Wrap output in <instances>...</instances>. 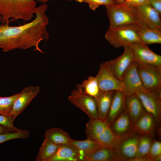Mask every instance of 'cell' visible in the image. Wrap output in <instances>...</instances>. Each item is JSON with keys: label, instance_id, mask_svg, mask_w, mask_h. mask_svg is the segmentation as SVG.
<instances>
[{"label": "cell", "instance_id": "6da1fadb", "mask_svg": "<svg viewBox=\"0 0 161 161\" xmlns=\"http://www.w3.org/2000/svg\"><path fill=\"white\" fill-rule=\"evenodd\" d=\"M47 7L45 4L37 7L35 18L24 24L14 26L0 24V48L3 51L34 47V50L44 53L39 45L41 41H47L49 37L47 30L49 24L46 14Z\"/></svg>", "mask_w": 161, "mask_h": 161}, {"label": "cell", "instance_id": "7a4b0ae2", "mask_svg": "<svg viewBox=\"0 0 161 161\" xmlns=\"http://www.w3.org/2000/svg\"><path fill=\"white\" fill-rule=\"evenodd\" d=\"M35 0H0V22L9 24L19 19L24 23L31 21L35 14Z\"/></svg>", "mask_w": 161, "mask_h": 161}, {"label": "cell", "instance_id": "3957f363", "mask_svg": "<svg viewBox=\"0 0 161 161\" xmlns=\"http://www.w3.org/2000/svg\"><path fill=\"white\" fill-rule=\"evenodd\" d=\"M109 21V27L113 28L137 25L140 23L133 6L126 1L105 6Z\"/></svg>", "mask_w": 161, "mask_h": 161}, {"label": "cell", "instance_id": "277c9868", "mask_svg": "<svg viewBox=\"0 0 161 161\" xmlns=\"http://www.w3.org/2000/svg\"><path fill=\"white\" fill-rule=\"evenodd\" d=\"M87 138L92 140L102 146L114 148L121 136L115 134L110 125L99 118L90 119L86 126Z\"/></svg>", "mask_w": 161, "mask_h": 161}, {"label": "cell", "instance_id": "5b68a950", "mask_svg": "<svg viewBox=\"0 0 161 161\" xmlns=\"http://www.w3.org/2000/svg\"><path fill=\"white\" fill-rule=\"evenodd\" d=\"M140 26L136 25L109 27L106 33L105 38L110 45L116 48L141 42L138 33Z\"/></svg>", "mask_w": 161, "mask_h": 161}, {"label": "cell", "instance_id": "8992f818", "mask_svg": "<svg viewBox=\"0 0 161 161\" xmlns=\"http://www.w3.org/2000/svg\"><path fill=\"white\" fill-rule=\"evenodd\" d=\"M142 134L133 127L121 136L114 148L120 161H129L136 157L138 141Z\"/></svg>", "mask_w": 161, "mask_h": 161}, {"label": "cell", "instance_id": "52a82bcc", "mask_svg": "<svg viewBox=\"0 0 161 161\" xmlns=\"http://www.w3.org/2000/svg\"><path fill=\"white\" fill-rule=\"evenodd\" d=\"M137 69L145 89L151 92H161V67L138 64Z\"/></svg>", "mask_w": 161, "mask_h": 161}, {"label": "cell", "instance_id": "ba28073f", "mask_svg": "<svg viewBox=\"0 0 161 161\" xmlns=\"http://www.w3.org/2000/svg\"><path fill=\"white\" fill-rule=\"evenodd\" d=\"M140 99L145 110L151 114L155 125L160 126L161 120V92H151L143 87L135 93Z\"/></svg>", "mask_w": 161, "mask_h": 161}, {"label": "cell", "instance_id": "9c48e42d", "mask_svg": "<svg viewBox=\"0 0 161 161\" xmlns=\"http://www.w3.org/2000/svg\"><path fill=\"white\" fill-rule=\"evenodd\" d=\"M133 56L134 61L140 65H152L161 67V56L151 49L142 42L129 45Z\"/></svg>", "mask_w": 161, "mask_h": 161}, {"label": "cell", "instance_id": "30bf717a", "mask_svg": "<svg viewBox=\"0 0 161 161\" xmlns=\"http://www.w3.org/2000/svg\"><path fill=\"white\" fill-rule=\"evenodd\" d=\"M68 100L85 113L90 119L98 118L97 106L94 98L77 89L73 90L68 97Z\"/></svg>", "mask_w": 161, "mask_h": 161}, {"label": "cell", "instance_id": "8fae6325", "mask_svg": "<svg viewBox=\"0 0 161 161\" xmlns=\"http://www.w3.org/2000/svg\"><path fill=\"white\" fill-rule=\"evenodd\" d=\"M100 93L111 91H123V86L121 80L113 75L109 67L108 61L100 64L99 71L95 76Z\"/></svg>", "mask_w": 161, "mask_h": 161}, {"label": "cell", "instance_id": "7c38bea8", "mask_svg": "<svg viewBox=\"0 0 161 161\" xmlns=\"http://www.w3.org/2000/svg\"><path fill=\"white\" fill-rule=\"evenodd\" d=\"M132 5L140 21V26L161 30V16L152 7L148 4Z\"/></svg>", "mask_w": 161, "mask_h": 161}, {"label": "cell", "instance_id": "4fadbf2b", "mask_svg": "<svg viewBox=\"0 0 161 161\" xmlns=\"http://www.w3.org/2000/svg\"><path fill=\"white\" fill-rule=\"evenodd\" d=\"M138 64L133 62L125 70L121 81L123 86V92L126 96L135 94L143 87L137 70Z\"/></svg>", "mask_w": 161, "mask_h": 161}, {"label": "cell", "instance_id": "5bb4252c", "mask_svg": "<svg viewBox=\"0 0 161 161\" xmlns=\"http://www.w3.org/2000/svg\"><path fill=\"white\" fill-rule=\"evenodd\" d=\"M40 90L38 86H31L24 88L20 93H19L15 99L10 116L14 120L38 94Z\"/></svg>", "mask_w": 161, "mask_h": 161}, {"label": "cell", "instance_id": "9a60e30c", "mask_svg": "<svg viewBox=\"0 0 161 161\" xmlns=\"http://www.w3.org/2000/svg\"><path fill=\"white\" fill-rule=\"evenodd\" d=\"M123 53L115 59L108 61L109 69L114 76L121 80L125 70L134 62L133 53L129 46L123 47Z\"/></svg>", "mask_w": 161, "mask_h": 161}, {"label": "cell", "instance_id": "2e32d148", "mask_svg": "<svg viewBox=\"0 0 161 161\" xmlns=\"http://www.w3.org/2000/svg\"><path fill=\"white\" fill-rule=\"evenodd\" d=\"M84 161V155L72 144L59 145L54 155L49 161Z\"/></svg>", "mask_w": 161, "mask_h": 161}, {"label": "cell", "instance_id": "e0dca14e", "mask_svg": "<svg viewBox=\"0 0 161 161\" xmlns=\"http://www.w3.org/2000/svg\"><path fill=\"white\" fill-rule=\"evenodd\" d=\"M126 96L123 92L115 91L109 112L105 122L110 125L126 109Z\"/></svg>", "mask_w": 161, "mask_h": 161}, {"label": "cell", "instance_id": "ac0fdd59", "mask_svg": "<svg viewBox=\"0 0 161 161\" xmlns=\"http://www.w3.org/2000/svg\"><path fill=\"white\" fill-rule=\"evenodd\" d=\"M84 157L85 161H120L114 148L104 146L99 147Z\"/></svg>", "mask_w": 161, "mask_h": 161}, {"label": "cell", "instance_id": "d6986e66", "mask_svg": "<svg viewBox=\"0 0 161 161\" xmlns=\"http://www.w3.org/2000/svg\"><path fill=\"white\" fill-rule=\"evenodd\" d=\"M133 126L126 109L110 125L112 131L119 136L127 133L132 129Z\"/></svg>", "mask_w": 161, "mask_h": 161}, {"label": "cell", "instance_id": "ffe728a7", "mask_svg": "<svg viewBox=\"0 0 161 161\" xmlns=\"http://www.w3.org/2000/svg\"><path fill=\"white\" fill-rule=\"evenodd\" d=\"M126 109L134 124L145 111L142 104L135 93L126 96Z\"/></svg>", "mask_w": 161, "mask_h": 161}, {"label": "cell", "instance_id": "44dd1931", "mask_svg": "<svg viewBox=\"0 0 161 161\" xmlns=\"http://www.w3.org/2000/svg\"><path fill=\"white\" fill-rule=\"evenodd\" d=\"M155 126L153 115L145 111L134 124L133 128L142 133L148 134L153 137Z\"/></svg>", "mask_w": 161, "mask_h": 161}, {"label": "cell", "instance_id": "7402d4cb", "mask_svg": "<svg viewBox=\"0 0 161 161\" xmlns=\"http://www.w3.org/2000/svg\"><path fill=\"white\" fill-rule=\"evenodd\" d=\"M115 91L101 93L95 98L97 109L98 118L105 121L108 114Z\"/></svg>", "mask_w": 161, "mask_h": 161}, {"label": "cell", "instance_id": "603a6c76", "mask_svg": "<svg viewBox=\"0 0 161 161\" xmlns=\"http://www.w3.org/2000/svg\"><path fill=\"white\" fill-rule=\"evenodd\" d=\"M44 136L45 138L58 145L71 144L73 140L66 132L57 127L47 129L45 132Z\"/></svg>", "mask_w": 161, "mask_h": 161}, {"label": "cell", "instance_id": "cb8c5ba5", "mask_svg": "<svg viewBox=\"0 0 161 161\" xmlns=\"http://www.w3.org/2000/svg\"><path fill=\"white\" fill-rule=\"evenodd\" d=\"M138 33L140 41L146 44H161V30L140 26Z\"/></svg>", "mask_w": 161, "mask_h": 161}, {"label": "cell", "instance_id": "d4e9b609", "mask_svg": "<svg viewBox=\"0 0 161 161\" xmlns=\"http://www.w3.org/2000/svg\"><path fill=\"white\" fill-rule=\"evenodd\" d=\"M77 89L82 92L94 98L101 93L97 80L95 77L90 76L81 83L76 85Z\"/></svg>", "mask_w": 161, "mask_h": 161}, {"label": "cell", "instance_id": "484cf974", "mask_svg": "<svg viewBox=\"0 0 161 161\" xmlns=\"http://www.w3.org/2000/svg\"><path fill=\"white\" fill-rule=\"evenodd\" d=\"M59 145L45 138L35 160L49 161L55 154Z\"/></svg>", "mask_w": 161, "mask_h": 161}, {"label": "cell", "instance_id": "4316f807", "mask_svg": "<svg viewBox=\"0 0 161 161\" xmlns=\"http://www.w3.org/2000/svg\"><path fill=\"white\" fill-rule=\"evenodd\" d=\"M71 144L81 152L84 156L92 153L102 146L96 142L87 138L83 140L73 139Z\"/></svg>", "mask_w": 161, "mask_h": 161}, {"label": "cell", "instance_id": "83f0119b", "mask_svg": "<svg viewBox=\"0 0 161 161\" xmlns=\"http://www.w3.org/2000/svg\"><path fill=\"white\" fill-rule=\"evenodd\" d=\"M153 141V137L151 136L146 134H142L138 141L135 158L142 157L147 155Z\"/></svg>", "mask_w": 161, "mask_h": 161}, {"label": "cell", "instance_id": "f1b7e54d", "mask_svg": "<svg viewBox=\"0 0 161 161\" xmlns=\"http://www.w3.org/2000/svg\"><path fill=\"white\" fill-rule=\"evenodd\" d=\"M19 93L7 97H0V114L10 116L14 102Z\"/></svg>", "mask_w": 161, "mask_h": 161}, {"label": "cell", "instance_id": "f546056e", "mask_svg": "<svg viewBox=\"0 0 161 161\" xmlns=\"http://www.w3.org/2000/svg\"><path fill=\"white\" fill-rule=\"evenodd\" d=\"M29 132L20 129L17 131H10L0 134V144L6 141L17 138H27L29 136Z\"/></svg>", "mask_w": 161, "mask_h": 161}, {"label": "cell", "instance_id": "4dcf8cb0", "mask_svg": "<svg viewBox=\"0 0 161 161\" xmlns=\"http://www.w3.org/2000/svg\"><path fill=\"white\" fill-rule=\"evenodd\" d=\"M154 161H161V142L153 140L149 151L147 154Z\"/></svg>", "mask_w": 161, "mask_h": 161}, {"label": "cell", "instance_id": "1f68e13d", "mask_svg": "<svg viewBox=\"0 0 161 161\" xmlns=\"http://www.w3.org/2000/svg\"><path fill=\"white\" fill-rule=\"evenodd\" d=\"M14 120L10 116L0 114V125L6 127L12 131H17L20 129L14 125Z\"/></svg>", "mask_w": 161, "mask_h": 161}, {"label": "cell", "instance_id": "d6a6232c", "mask_svg": "<svg viewBox=\"0 0 161 161\" xmlns=\"http://www.w3.org/2000/svg\"><path fill=\"white\" fill-rule=\"evenodd\" d=\"M84 2L87 3L90 8L93 11L102 5L105 6L115 4L112 0H86Z\"/></svg>", "mask_w": 161, "mask_h": 161}, {"label": "cell", "instance_id": "836d02e7", "mask_svg": "<svg viewBox=\"0 0 161 161\" xmlns=\"http://www.w3.org/2000/svg\"><path fill=\"white\" fill-rule=\"evenodd\" d=\"M147 4L152 7L161 16V0H148Z\"/></svg>", "mask_w": 161, "mask_h": 161}, {"label": "cell", "instance_id": "e575fe53", "mask_svg": "<svg viewBox=\"0 0 161 161\" xmlns=\"http://www.w3.org/2000/svg\"><path fill=\"white\" fill-rule=\"evenodd\" d=\"M148 0H129L126 1L129 4L133 5H138L144 4H147Z\"/></svg>", "mask_w": 161, "mask_h": 161}, {"label": "cell", "instance_id": "d590c367", "mask_svg": "<svg viewBox=\"0 0 161 161\" xmlns=\"http://www.w3.org/2000/svg\"><path fill=\"white\" fill-rule=\"evenodd\" d=\"M10 131H12L6 127L0 125V134Z\"/></svg>", "mask_w": 161, "mask_h": 161}, {"label": "cell", "instance_id": "8d00e7d4", "mask_svg": "<svg viewBox=\"0 0 161 161\" xmlns=\"http://www.w3.org/2000/svg\"><path fill=\"white\" fill-rule=\"evenodd\" d=\"M113 1L115 4H119L123 2L124 1V0H112Z\"/></svg>", "mask_w": 161, "mask_h": 161}, {"label": "cell", "instance_id": "74e56055", "mask_svg": "<svg viewBox=\"0 0 161 161\" xmlns=\"http://www.w3.org/2000/svg\"><path fill=\"white\" fill-rule=\"evenodd\" d=\"M36 0L37 1H38V2H40L41 3H43V4H44L46 2H47L50 1L51 0Z\"/></svg>", "mask_w": 161, "mask_h": 161}, {"label": "cell", "instance_id": "f35d334b", "mask_svg": "<svg viewBox=\"0 0 161 161\" xmlns=\"http://www.w3.org/2000/svg\"><path fill=\"white\" fill-rule=\"evenodd\" d=\"M74 0L76 1H78L79 2H84V1L86 0Z\"/></svg>", "mask_w": 161, "mask_h": 161}, {"label": "cell", "instance_id": "ab89813d", "mask_svg": "<svg viewBox=\"0 0 161 161\" xmlns=\"http://www.w3.org/2000/svg\"></svg>", "mask_w": 161, "mask_h": 161}]
</instances>
